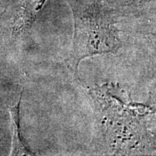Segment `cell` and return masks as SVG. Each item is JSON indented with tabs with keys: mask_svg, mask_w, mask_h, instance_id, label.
<instances>
[{
	"mask_svg": "<svg viewBox=\"0 0 156 156\" xmlns=\"http://www.w3.org/2000/svg\"><path fill=\"white\" fill-rule=\"evenodd\" d=\"M73 47L67 59L69 67L77 73L84 58L95 55L114 53L120 42L106 21L91 12L75 13Z\"/></svg>",
	"mask_w": 156,
	"mask_h": 156,
	"instance_id": "obj_1",
	"label": "cell"
},
{
	"mask_svg": "<svg viewBox=\"0 0 156 156\" xmlns=\"http://www.w3.org/2000/svg\"><path fill=\"white\" fill-rule=\"evenodd\" d=\"M20 98L16 105L9 107V114L11 116L12 129V155H34V154L28 149L25 144L21 135L20 124Z\"/></svg>",
	"mask_w": 156,
	"mask_h": 156,
	"instance_id": "obj_2",
	"label": "cell"
},
{
	"mask_svg": "<svg viewBox=\"0 0 156 156\" xmlns=\"http://www.w3.org/2000/svg\"><path fill=\"white\" fill-rule=\"evenodd\" d=\"M46 1V0H25L23 13L17 26L19 30H25L30 28Z\"/></svg>",
	"mask_w": 156,
	"mask_h": 156,
	"instance_id": "obj_3",
	"label": "cell"
}]
</instances>
